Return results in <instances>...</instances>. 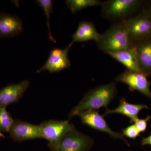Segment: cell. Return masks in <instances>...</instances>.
Returning <instances> with one entry per match:
<instances>
[{"instance_id":"6da1fadb","label":"cell","mask_w":151,"mask_h":151,"mask_svg":"<svg viewBox=\"0 0 151 151\" xmlns=\"http://www.w3.org/2000/svg\"><path fill=\"white\" fill-rule=\"evenodd\" d=\"M117 93L116 84L111 82L91 89L84 95L78 105L73 108L69 115L70 119L88 110L97 111L107 107Z\"/></svg>"},{"instance_id":"7a4b0ae2","label":"cell","mask_w":151,"mask_h":151,"mask_svg":"<svg viewBox=\"0 0 151 151\" xmlns=\"http://www.w3.org/2000/svg\"><path fill=\"white\" fill-rule=\"evenodd\" d=\"M96 42L98 48L105 53L130 49L134 45L122 21L114 23L100 35Z\"/></svg>"},{"instance_id":"3957f363","label":"cell","mask_w":151,"mask_h":151,"mask_svg":"<svg viewBox=\"0 0 151 151\" xmlns=\"http://www.w3.org/2000/svg\"><path fill=\"white\" fill-rule=\"evenodd\" d=\"M144 3L141 0H108L102 2L101 16L115 22L122 21L133 15Z\"/></svg>"},{"instance_id":"277c9868","label":"cell","mask_w":151,"mask_h":151,"mask_svg":"<svg viewBox=\"0 0 151 151\" xmlns=\"http://www.w3.org/2000/svg\"><path fill=\"white\" fill-rule=\"evenodd\" d=\"M122 22L134 43L151 37V15L147 10Z\"/></svg>"},{"instance_id":"5b68a950","label":"cell","mask_w":151,"mask_h":151,"mask_svg":"<svg viewBox=\"0 0 151 151\" xmlns=\"http://www.w3.org/2000/svg\"><path fill=\"white\" fill-rule=\"evenodd\" d=\"M42 138L48 141V145L52 151H57L61 140L74 126L68 120H50L40 124Z\"/></svg>"},{"instance_id":"8992f818","label":"cell","mask_w":151,"mask_h":151,"mask_svg":"<svg viewBox=\"0 0 151 151\" xmlns=\"http://www.w3.org/2000/svg\"><path fill=\"white\" fill-rule=\"evenodd\" d=\"M92 144L91 138L78 132L74 127L63 138L57 151H87Z\"/></svg>"},{"instance_id":"52a82bcc","label":"cell","mask_w":151,"mask_h":151,"mask_svg":"<svg viewBox=\"0 0 151 151\" xmlns=\"http://www.w3.org/2000/svg\"><path fill=\"white\" fill-rule=\"evenodd\" d=\"M117 82H122L129 86L131 91H139L146 97L151 99L150 86L151 82L147 78V76L142 72H137L126 69L116 77Z\"/></svg>"},{"instance_id":"ba28073f","label":"cell","mask_w":151,"mask_h":151,"mask_svg":"<svg viewBox=\"0 0 151 151\" xmlns=\"http://www.w3.org/2000/svg\"><path fill=\"white\" fill-rule=\"evenodd\" d=\"M78 116L84 125L94 129L107 133L114 139L122 140L129 145L128 142L124 138L123 134L114 132L111 129L104 119V116L100 115L98 111L88 110L80 113Z\"/></svg>"},{"instance_id":"9c48e42d","label":"cell","mask_w":151,"mask_h":151,"mask_svg":"<svg viewBox=\"0 0 151 151\" xmlns=\"http://www.w3.org/2000/svg\"><path fill=\"white\" fill-rule=\"evenodd\" d=\"M71 46L69 44L63 49L55 48L52 50L46 63L37 70V73H40L45 70L50 73H56L68 68L71 63L68 53Z\"/></svg>"},{"instance_id":"30bf717a","label":"cell","mask_w":151,"mask_h":151,"mask_svg":"<svg viewBox=\"0 0 151 151\" xmlns=\"http://www.w3.org/2000/svg\"><path fill=\"white\" fill-rule=\"evenodd\" d=\"M9 133L11 138L17 142L42 138L40 125H33L18 119L14 120Z\"/></svg>"},{"instance_id":"8fae6325","label":"cell","mask_w":151,"mask_h":151,"mask_svg":"<svg viewBox=\"0 0 151 151\" xmlns=\"http://www.w3.org/2000/svg\"><path fill=\"white\" fill-rule=\"evenodd\" d=\"M29 85V81L25 80L17 84H9L0 89V107L6 108L9 105L17 102Z\"/></svg>"},{"instance_id":"7c38bea8","label":"cell","mask_w":151,"mask_h":151,"mask_svg":"<svg viewBox=\"0 0 151 151\" xmlns=\"http://www.w3.org/2000/svg\"><path fill=\"white\" fill-rule=\"evenodd\" d=\"M23 30L21 19L14 15L0 12V38L14 37Z\"/></svg>"},{"instance_id":"4fadbf2b","label":"cell","mask_w":151,"mask_h":151,"mask_svg":"<svg viewBox=\"0 0 151 151\" xmlns=\"http://www.w3.org/2000/svg\"><path fill=\"white\" fill-rule=\"evenodd\" d=\"M134 47L142 72L151 75V37L135 42Z\"/></svg>"},{"instance_id":"5bb4252c","label":"cell","mask_w":151,"mask_h":151,"mask_svg":"<svg viewBox=\"0 0 151 151\" xmlns=\"http://www.w3.org/2000/svg\"><path fill=\"white\" fill-rule=\"evenodd\" d=\"M149 109L147 105L145 104H134L127 102L124 98L120 100V104L115 109H106L103 116L110 114H120L127 116L129 119L130 123H135L139 118L138 115L142 110Z\"/></svg>"},{"instance_id":"9a60e30c","label":"cell","mask_w":151,"mask_h":151,"mask_svg":"<svg viewBox=\"0 0 151 151\" xmlns=\"http://www.w3.org/2000/svg\"><path fill=\"white\" fill-rule=\"evenodd\" d=\"M100 35L93 23L82 21L79 22L77 30L72 35V40L70 44L72 46L75 42H82L92 40L96 42L100 37Z\"/></svg>"},{"instance_id":"2e32d148","label":"cell","mask_w":151,"mask_h":151,"mask_svg":"<svg viewBox=\"0 0 151 151\" xmlns=\"http://www.w3.org/2000/svg\"><path fill=\"white\" fill-rule=\"evenodd\" d=\"M107 54L126 66L127 70L134 72H142L134 47L130 49L109 52Z\"/></svg>"},{"instance_id":"e0dca14e","label":"cell","mask_w":151,"mask_h":151,"mask_svg":"<svg viewBox=\"0 0 151 151\" xmlns=\"http://www.w3.org/2000/svg\"><path fill=\"white\" fill-rule=\"evenodd\" d=\"M102 1L99 0H67L65 4L72 14L78 12L90 7L100 6Z\"/></svg>"},{"instance_id":"ac0fdd59","label":"cell","mask_w":151,"mask_h":151,"mask_svg":"<svg viewBox=\"0 0 151 151\" xmlns=\"http://www.w3.org/2000/svg\"><path fill=\"white\" fill-rule=\"evenodd\" d=\"M53 1L52 0H37L36 2L42 8L47 17L46 24L48 30L49 39L52 42L56 43V41L52 36L50 30V15L53 11Z\"/></svg>"},{"instance_id":"d6986e66","label":"cell","mask_w":151,"mask_h":151,"mask_svg":"<svg viewBox=\"0 0 151 151\" xmlns=\"http://www.w3.org/2000/svg\"><path fill=\"white\" fill-rule=\"evenodd\" d=\"M14 120L6 108L0 107V132H9Z\"/></svg>"},{"instance_id":"ffe728a7","label":"cell","mask_w":151,"mask_h":151,"mask_svg":"<svg viewBox=\"0 0 151 151\" xmlns=\"http://www.w3.org/2000/svg\"><path fill=\"white\" fill-rule=\"evenodd\" d=\"M141 132L138 130L135 124H132L122 130V134L124 137L134 139L139 137Z\"/></svg>"},{"instance_id":"44dd1931","label":"cell","mask_w":151,"mask_h":151,"mask_svg":"<svg viewBox=\"0 0 151 151\" xmlns=\"http://www.w3.org/2000/svg\"><path fill=\"white\" fill-rule=\"evenodd\" d=\"M150 116H148L144 119H138L135 122L134 124L137 129L140 132H145L147 127L148 122L150 120Z\"/></svg>"},{"instance_id":"7402d4cb","label":"cell","mask_w":151,"mask_h":151,"mask_svg":"<svg viewBox=\"0 0 151 151\" xmlns=\"http://www.w3.org/2000/svg\"><path fill=\"white\" fill-rule=\"evenodd\" d=\"M141 144L142 146L148 145L151 147V134L147 137L142 138L141 140Z\"/></svg>"},{"instance_id":"603a6c76","label":"cell","mask_w":151,"mask_h":151,"mask_svg":"<svg viewBox=\"0 0 151 151\" xmlns=\"http://www.w3.org/2000/svg\"><path fill=\"white\" fill-rule=\"evenodd\" d=\"M147 11H148L149 13L151 15V4H150V5L149 6L148 8L147 9Z\"/></svg>"},{"instance_id":"cb8c5ba5","label":"cell","mask_w":151,"mask_h":151,"mask_svg":"<svg viewBox=\"0 0 151 151\" xmlns=\"http://www.w3.org/2000/svg\"><path fill=\"white\" fill-rule=\"evenodd\" d=\"M0 137L1 138H5V136H4L3 134H2L1 132H0Z\"/></svg>"}]
</instances>
